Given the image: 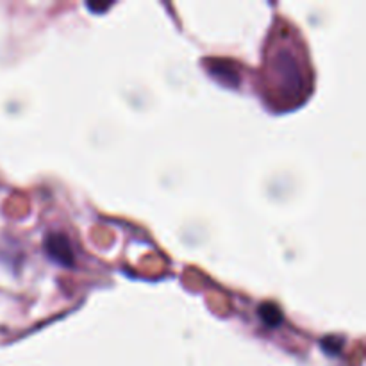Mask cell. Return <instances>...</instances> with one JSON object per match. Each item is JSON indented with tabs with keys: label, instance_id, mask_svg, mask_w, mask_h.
Returning <instances> with one entry per match:
<instances>
[{
	"label": "cell",
	"instance_id": "1",
	"mask_svg": "<svg viewBox=\"0 0 366 366\" xmlns=\"http://www.w3.org/2000/svg\"><path fill=\"white\" fill-rule=\"evenodd\" d=\"M45 250L56 263L63 264V266H72L73 264V252L70 247L69 240L63 235H50L45 240Z\"/></svg>",
	"mask_w": 366,
	"mask_h": 366
},
{
	"label": "cell",
	"instance_id": "2",
	"mask_svg": "<svg viewBox=\"0 0 366 366\" xmlns=\"http://www.w3.org/2000/svg\"><path fill=\"white\" fill-rule=\"evenodd\" d=\"M259 313H261V318H263V320L266 321L268 325L279 324L281 313H279V309L273 306V304H264V306H261Z\"/></svg>",
	"mask_w": 366,
	"mask_h": 366
}]
</instances>
